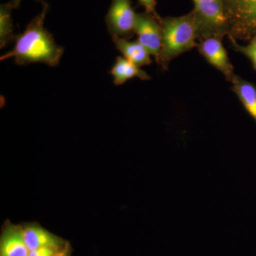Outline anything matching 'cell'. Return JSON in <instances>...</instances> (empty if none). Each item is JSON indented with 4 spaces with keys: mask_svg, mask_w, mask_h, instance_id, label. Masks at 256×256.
Wrapping results in <instances>:
<instances>
[{
    "mask_svg": "<svg viewBox=\"0 0 256 256\" xmlns=\"http://www.w3.org/2000/svg\"><path fill=\"white\" fill-rule=\"evenodd\" d=\"M43 4L42 12L28 24L22 33L16 35L14 48L2 56L1 62L14 58L15 64L20 66L32 63L45 64L50 67L58 66L64 50L44 26L50 6L45 2Z\"/></svg>",
    "mask_w": 256,
    "mask_h": 256,
    "instance_id": "6da1fadb",
    "label": "cell"
},
{
    "mask_svg": "<svg viewBox=\"0 0 256 256\" xmlns=\"http://www.w3.org/2000/svg\"><path fill=\"white\" fill-rule=\"evenodd\" d=\"M160 22L162 42L161 52L156 62L163 70H166L173 58L197 46L195 40L198 38V33L192 11L178 18H162Z\"/></svg>",
    "mask_w": 256,
    "mask_h": 256,
    "instance_id": "7a4b0ae2",
    "label": "cell"
},
{
    "mask_svg": "<svg viewBox=\"0 0 256 256\" xmlns=\"http://www.w3.org/2000/svg\"><path fill=\"white\" fill-rule=\"evenodd\" d=\"M228 38L250 41L256 35V0H222Z\"/></svg>",
    "mask_w": 256,
    "mask_h": 256,
    "instance_id": "3957f363",
    "label": "cell"
},
{
    "mask_svg": "<svg viewBox=\"0 0 256 256\" xmlns=\"http://www.w3.org/2000/svg\"><path fill=\"white\" fill-rule=\"evenodd\" d=\"M193 12L198 33V40L210 37L223 38L228 35L222 0H193Z\"/></svg>",
    "mask_w": 256,
    "mask_h": 256,
    "instance_id": "277c9868",
    "label": "cell"
},
{
    "mask_svg": "<svg viewBox=\"0 0 256 256\" xmlns=\"http://www.w3.org/2000/svg\"><path fill=\"white\" fill-rule=\"evenodd\" d=\"M136 18L131 0H112L106 16L108 31L112 37L130 40L134 34Z\"/></svg>",
    "mask_w": 256,
    "mask_h": 256,
    "instance_id": "5b68a950",
    "label": "cell"
},
{
    "mask_svg": "<svg viewBox=\"0 0 256 256\" xmlns=\"http://www.w3.org/2000/svg\"><path fill=\"white\" fill-rule=\"evenodd\" d=\"M160 20L148 12L137 14L134 33L138 35V41L154 56L156 60L159 58L162 42V32Z\"/></svg>",
    "mask_w": 256,
    "mask_h": 256,
    "instance_id": "8992f818",
    "label": "cell"
},
{
    "mask_svg": "<svg viewBox=\"0 0 256 256\" xmlns=\"http://www.w3.org/2000/svg\"><path fill=\"white\" fill-rule=\"evenodd\" d=\"M198 52L210 64L224 74L229 82H232L235 74L234 67L230 64L226 50L222 44V38L210 37L200 40L197 44Z\"/></svg>",
    "mask_w": 256,
    "mask_h": 256,
    "instance_id": "52a82bcc",
    "label": "cell"
},
{
    "mask_svg": "<svg viewBox=\"0 0 256 256\" xmlns=\"http://www.w3.org/2000/svg\"><path fill=\"white\" fill-rule=\"evenodd\" d=\"M28 252L22 226L6 222L0 236V256H28Z\"/></svg>",
    "mask_w": 256,
    "mask_h": 256,
    "instance_id": "ba28073f",
    "label": "cell"
},
{
    "mask_svg": "<svg viewBox=\"0 0 256 256\" xmlns=\"http://www.w3.org/2000/svg\"><path fill=\"white\" fill-rule=\"evenodd\" d=\"M22 228L25 242L30 252L43 247H64L69 245L63 238L38 224H24Z\"/></svg>",
    "mask_w": 256,
    "mask_h": 256,
    "instance_id": "9c48e42d",
    "label": "cell"
},
{
    "mask_svg": "<svg viewBox=\"0 0 256 256\" xmlns=\"http://www.w3.org/2000/svg\"><path fill=\"white\" fill-rule=\"evenodd\" d=\"M116 48L120 50L124 58L132 62L138 67L152 64L150 54L139 42H129L118 36H112Z\"/></svg>",
    "mask_w": 256,
    "mask_h": 256,
    "instance_id": "30bf717a",
    "label": "cell"
},
{
    "mask_svg": "<svg viewBox=\"0 0 256 256\" xmlns=\"http://www.w3.org/2000/svg\"><path fill=\"white\" fill-rule=\"evenodd\" d=\"M110 74L114 76V82L116 86L122 85L134 77H138L141 80L151 79V77L146 72L141 70L127 58L120 56L116 58V63L111 69Z\"/></svg>",
    "mask_w": 256,
    "mask_h": 256,
    "instance_id": "8fae6325",
    "label": "cell"
},
{
    "mask_svg": "<svg viewBox=\"0 0 256 256\" xmlns=\"http://www.w3.org/2000/svg\"><path fill=\"white\" fill-rule=\"evenodd\" d=\"M230 82L233 84L234 92L256 122V86L236 75Z\"/></svg>",
    "mask_w": 256,
    "mask_h": 256,
    "instance_id": "7c38bea8",
    "label": "cell"
},
{
    "mask_svg": "<svg viewBox=\"0 0 256 256\" xmlns=\"http://www.w3.org/2000/svg\"><path fill=\"white\" fill-rule=\"evenodd\" d=\"M14 9L11 2L0 6V48L8 46L15 40L13 28L12 10Z\"/></svg>",
    "mask_w": 256,
    "mask_h": 256,
    "instance_id": "4fadbf2b",
    "label": "cell"
},
{
    "mask_svg": "<svg viewBox=\"0 0 256 256\" xmlns=\"http://www.w3.org/2000/svg\"><path fill=\"white\" fill-rule=\"evenodd\" d=\"M229 40L232 42L234 50L247 56L252 62L254 68L256 70V35L252 37L248 44L245 46L239 45L236 40L234 38H229Z\"/></svg>",
    "mask_w": 256,
    "mask_h": 256,
    "instance_id": "5bb4252c",
    "label": "cell"
},
{
    "mask_svg": "<svg viewBox=\"0 0 256 256\" xmlns=\"http://www.w3.org/2000/svg\"><path fill=\"white\" fill-rule=\"evenodd\" d=\"M70 249L69 245L64 247H43L31 250L28 256H60Z\"/></svg>",
    "mask_w": 256,
    "mask_h": 256,
    "instance_id": "9a60e30c",
    "label": "cell"
},
{
    "mask_svg": "<svg viewBox=\"0 0 256 256\" xmlns=\"http://www.w3.org/2000/svg\"><path fill=\"white\" fill-rule=\"evenodd\" d=\"M138 1L140 4L144 6L146 12L154 15L156 18H158L160 21H161L162 18L156 13V0H138Z\"/></svg>",
    "mask_w": 256,
    "mask_h": 256,
    "instance_id": "2e32d148",
    "label": "cell"
},
{
    "mask_svg": "<svg viewBox=\"0 0 256 256\" xmlns=\"http://www.w3.org/2000/svg\"><path fill=\"white\" fill-rule=\"evenodd\" d=\"M36 1H40L41 2L42 4H44V0H36ZM22 0H12L10 2H11L13 8L14 9H18V6H20V3H21Z\"/></svg>",
    "mask_w": 256,
    "mask_h": 256,
    "instance_id": "e0dca14e",
    "label": "cell"
},
{
    "mask_svg": "<svg viewBox=\"0 0 256 256\" xmlns=\"http://www.w3.org/2000/svg\"><path fill=\"white\" fill-rule=\"evenodd\" d=\"M60 256H70V250H68V252H64V254H62V255H60Z\"/></svg>",
    "mask_w": 256,
    "mask_h": 256,
    "instance_id": "ac0fdd59",
    "label": "cell"
}]
</instances>
